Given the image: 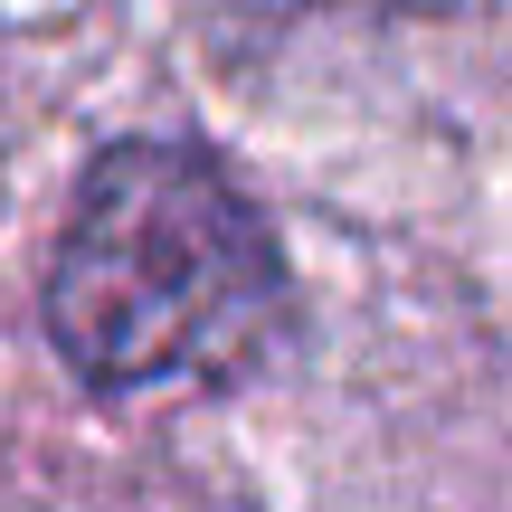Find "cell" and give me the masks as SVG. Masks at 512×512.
<instances>
[{
	"label": "cell",
	"instance_id": "obj_1",
	"mask_svg": "<svg viewBox=\"0 0 512 512\" xmlns=\"http://www.w3.org/2000/svg\"><path fill=\"white\" fill-rule=\"evenodd\" d=\"M285 323V256L209 152L114 143L67 209L48 332L95 389H219Z\"/></svg>",
	"mask_w": 512,
	"mask_h": 512
}]
</instances>
